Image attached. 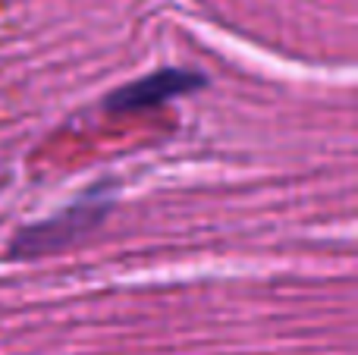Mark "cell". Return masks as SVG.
<instances>
[{
  "mask_svg": "<svg viewBox=\"0 0 358 355\" xmlns=\"http://www.w3.org/2000/svg\"><path fill=\"white\" fill-rule=\"evenodd\" d=\"M110 208H113V192L107 189V182H101L98 189H92L85 198L69 205L57 217L41 220V224L25 226L22 233H16V239L10 242V258L22 261V258H41V255H54L60 249H69L79 239H85L88 233L98 230L101 220L110 214Z\"/></svg>",
  "mask_w": 358,
  "mask_h": 355,
  "instance_id": "obj_1",
  "label": "cell"
},
{
  "mask_svg": "<svg viewBox=\"0 0 358 355\" xmlns=\"http://www.w3.org/2000/svg\"><path fill=\"white\" fill-rule=\"evenodd\" d=\"M208 85L201 73L195 69H157V73L145 75L138 82L117 88L113 94L104 98V110L110 113H136V110H148V107H161L173 98L182 94H195Z\"/></svg>",
  "mask_w": 358,
  "mask_h": 355,
  "instance_id": "obj_2",
  "label": "cell"
}]
</instances>
